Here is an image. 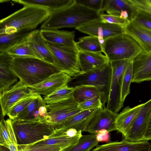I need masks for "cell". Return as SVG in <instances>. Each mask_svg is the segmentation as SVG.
<instances>
[{
    "instance_id": "1",
    "label": "cell",
    "mask_w": 151,
    "mask_h": 151,
    "mask_svg": "<svg viewBox=\"0 0 151 151\" xmlns=\"http://www.w3.org/2000/svg\"><path fill=\"white\" fill-rule=\"evenodd\" d=\"M96 12L75 2L63 9L50 13L41 29H58L80 26L100 18Z\"/></svg>"
},
{
    "instance_id": "2",
    "label": "cell",
    "mask_w": 151,
    "mask_h": 151,
    "mask_svg": "<svg viewBox=\"0 0 151 151\" xmlns=\"http://www.w3.org/2000/svg\"><path fill=\"white\" fill-rule=\"evenodd\" d=\"M12 65L19 80L28 86L39 83L54 74L63 73L55 65L35 57H14Z\"/></svg>"
},
{
    "instance_id": "3",
    "label": "cell",
    "mask_w": 151,
    "mask_h": 151,
    "mask_svg": "<svg viewBox=\"0 0 151 151\" xmlns=\"http://www.w3.org/2000/svg\"><path fill=\"white\" fill-rule=\"evenodd\" d=\"M47 9L34 5H26L1 20L0 34H10L23 30L31 31L48 17Z\"/></svg>"
},
{
    "instance_id": "4",
    "label": "cell",
    "mask_w": 151,
    "mask_h": 151,
    "mask_svg": "<svg viewBox=\"0 0 151 151\" xmlns=\"http://www.w3.org/2000/svg\"><path fill=\"white\" fill-rule=\"evenodd\" d=\"M18 145H28L47 139L55 132L45 118L32 120H12Z\"/></svg>"
},
{
    "instance_id": "5",
    "label": "cell",
    "mask_w": 151,
    "mask_h": 151,
    "mask_svg": "<svg viewBox=\"0 0 151 151\" xmlns=\"http://www.w3.org/2000/svg\"><path fill=\"white\" fill-rule=\"evenodd\" d=\"M103 52L110 62L133 60L143 51L132 38L123 33L109 37L102 45Z\"/></svg>"
},
{
    "instance_id": "6",
    "label": "cell",
    "mask_w": 151,
    "mask_h": 151,
    "mask_svg": "<svg viewBox=\"0 0 151 151\" xmlns=\"http://www.w3.org/2000/svg\"><path fill=\"white\" fill-rule=\"evenodd\" d=\"M111 74V66L109 61L100 68L72 77L68 86L73 88L83 85L98 87L104 89L109 97Z\"/></svg>"
},
{
    "instance_id": "7",
    "label": "cell",
    "mask_w": 151,
    "mask_h": 151,
    "mask_svg": "<svg viewBox=\"0 0 151 151\" xmlns=\"http://www.w3.org/2000/svg\"><path fill=\"white\" fill-rule=\"evenodd\" d=\"M46 42L55 58V65L71 77L82 73L78 58L79 51L77 48Z\"/></svg>"
},
{
    "instance_id": "8",
    "label": "cell",
    "mask_w": 151,
    "mask_h": 151,
    "mask_svg": "<svg viewBox=\"0 0 151 151\" xmlns=\"http://www.w3.org/2000/svg\"><path fill=\"white\" fill-rule=\"evenodd\" d=\"M131 60L126 59L110 62L112 74L106 108L118 114L123 106L121 101L122 78L124 72Z\"/></svg>"
},
{
    "instance_id": "9",
    "label": "cell",
    "mask_w": 151,
    "mask_h": 151,
    "mask_svg": "<svg viewBox=\"0 0 151 151\" xmlns=\"http://www.w3.org/2000/svg\"><path fill=\"white\" fill-rule=\"evenodd\" d=\"M73 96L59 101L46 105L47 115L46 121L55 129L81 110Z\"/></svg>"
},
{
    "instance_id": "10",
    "label": "cell",
    "mask_w": 151,
    "mask_h": 151,
    "mask_svg": "<svg viewBox=\"0 0 151 151\" xmlns=\"http://www.w3.org/2000/svg\"><path fill=\"white\" fill-rule=\"evenodd\" d=\"M88 34L105 40L111 37L125 33L124 26L103 22L100 18L86 23L75 28Z\"/></svg>"
},
{
    "instance_id": "11",
    "label": "cell",
    "mask_w": 151,
    "mask_h": 151,
    "mask_svg": "<svg viewBox=\"0 0 151 151\" xmlns=\"http://www.w3.org/2000/svg\"><path fill=\"white\" fill-rule=\"evenodd\" d=\"M151 116V99L144 104L127 131L124 139L131 142L144 140Z\"/></svg>"
},
{
    "instance_id": "12",
    "label": "cell",
    "mask_w": 151,
    "mask_h": 151,
    "mask_svg": "<svg viewBox=\"0 0 151 151\" xmlns=\"http://www.w3.org/2000/svg\"><path fill=\"white\" fill-rule=\"evenodd\" d=\"M28 86L19 80L8 89L0 93L2 115L5 116L20 100L33 95Z\"/></svg>"
},
{
    "instance_id": "13",
    "label": "cell",
    "mask_w": 151,
    "mask_h": 151,
    "mask_svg": "<svg viewBox=\"0 0 151 151\" xmlns=\"http://www.w3.org/2000/svg\"><path fill=\"white\" fill-rule=\"evenodd\" d=\"M118 114L106 107L100 108L91 120L86 132L96 134L102 129L109 132L116 130L115 121Z\"/></svg>"
},
{
    "instance_id": "14",
    "label": "cell",
    "mask_w": 151,
    "mask_h": 151,
    "mask_svg": "<svg viewBox=\"0 0 151 151\" xmlns=\"http://www.w3.org/2000/svg\"><path fill=\"white\" fill-rule=\"evenodd\" d=\"M71 78L65 73H59L52 75L39 83L28 87L33 95L47 96L68 85Z\"/></svg>"
},
{
    "instance_id": "15",
    "label": "cell",
    "mask_w": 151,
    "mask_h": 151,
    "mask_svg": "<svg viewBox=\"0 0 151 151\" xmlns=\"http://www.w3.org/2000/svg\"><path fill=\"white\" fill-rule=\"evenodd\" d=\"M100 109L81 111L61 124L55 129V132H65L70 128L82 132H86L91 120Z\"/></svg>"
},
{
    "instance_id": "16",
    "label": "cell",
    "mask_w": 151,
    "mask_h": 151,
    "mask_svg": "<svg viewBox=\"0 0 151 151\" xmlns=\"http://www.w3.org/2000/svg\"><path fill=\"white\" fill-rule=\"evenodd\" d=\"M13 57L6 52L0 53V93L17 82L18 78L13 68Z\"/></svg>"
},
{
    "instance_id": "17",
    "label": "cell",
    "mask_w": 151,
    "mask_h": 151,
    "mask_svg": "<svg viewBox=\"0 0 151 151\" xmlns=\"http://www.w3.org/2000/svg\"><path fill=\"white\" fill-rule=\"evenodd\" d=\"M151 149V144L148 141L131 142L124 139L121 141L98 145L91 151H150Z\"/></svg>"
},
{
    "instance_id": "18",
    "label": "cell",
    "mask_w": 151,
    "mask_h": 151,
    "mask_svg": "<svg viewBox=\"0 0 151 151\" xmlns=\"http://www.w3.org/2000/svg\"><path fill=\"white\" fill-rule=\"evenodd\" d=\"M125 33L134 40L143 52L151 51V31L139 24L134 19L129 20L124 26Z\"/></svg>"
},
{
    "instance_id": "19",
    "label": "cell",
    "mask_w": 151,
    "mask_h": 151,
    "mask_svg": "<svg viewBox=\"0 0 151 151\" xmlns=\"http://www.w3.org/2000/svg\"><path fill=\"white\" fill-rule=\"evenodd\" d=\"M132 82L151 80V51L142 52L132 60Z\"/></svg>"
},
{
    "instance_id": "20",
    "label": "cell",
    "mask_w": 151,
    "mask_h": 151,
    "mask_svg": "<svg viewBox=\"0 0 151 151\" xmlns=\"http://www.w3.org/2000/svg\"><path fill=\"white\" fill-rule=\"evenodd\" d=\"M27 41L37 58L55 65V58L42 37L40 30L32 31L27 36Z\"/></svg>"
},
{
    "instance_id": "21",
    "label": "cell",
    "mask_w": 151,
    "mask_h": 151,
    "mask_svg": "<svg viewBox=\"0 0 151 151\" xmlns=\"http://www.w3.org/2000/svg\"><path fill=\"white\" fill-rule=\"evenodd\" d=\"M78 58L82 73L100 68L109 62L106 56L101 52L79 51Z\"/></svg>"
},
{
    "instance_id": "22",
    "label": "cell",
    "mask_w": 151,
    "mask_h": 151,
    "mask_svg": "<svg viewBox=\"0 0 151 151\" xmlns=\"http://www.w3.org/2000/svg\"><path fill=\"white\" fill-rule=\"evenodd\" d=\"M72 96L78 104L80 103L96 96L101 97L103 108L107 102L108 97L104 90L96 86L90 85H83L74 88Z\"/></svg>"
},
{
    "instance_id": "23",
    "label": "cell",
    "mask_w": 151,
    "mask_h": 151,
    "mask_svg": "<svg viewBox=\"0 0 151 151\" xmlns=\"http://www.w3.org/2000/svg\"><path fill=\"white\" fill-rule=\"evenodd\" d=\"M40 31L42 37L47 42L77 48L74 41V31L45 29H41Z\"/></svg>"
},
{
    "instance_id": "24",
    "label": "cell",
    "mask_w": 151,
    "mask_h": 151,
    "mask_svg": "<svg viewBox=\"0 0 151 151\" xmlns=\"http://www.w3.org/2000/svg\"><path fill=\"white\" fill-rule=\"evenodd\" d=\"M143 105V104L132 108L129 106L126 107L118 114L115 121L116 128V130L120 132L124 137Z\"/></svg>"
},
{
    "instance_id": "25",
    "label": "cell",
    "mask_w": 151,
    "mask_h": 151,
    "mask_svg": "<svg viewBox=\"0 0 151 151\" xmlns=\"http://www.w3.org/2000/svg\"><path fill=\"white\" fill-rule=\"evenodd\" d=\"M15 2L26 5L42 7L50 13L63 9L75 2V0H14Z\"/></svg>"
},
{
    "instance_id": "26",
    "label": "cell",
    "mask_w": 151,
    "mask_h": 151,
    "mask_svg": "<svg viewBox=\"0 0 151 151\" xmlns=\"http://www.w3.org/2000/svg\"><path fill=\"white\" fill-rule=\"evenodd\" d=\"M123 10L128 11L129 20H131L133 13L129 0H104L102 13L105 11L109 15L120 17V13Z\"/></svg>"
},
{
    "instance_id": "27",
    "label": "cell",
    "mask_w": 151,
    "mask_h": 151,
    "mask_svg": "<svg viewBox=\"0 0 151 151\" xmlns=\"http://www.w3.org/2000/svg\"><path fill=\"white\" fill-rule=\"evenodd\" d=\"M31 31L23 30L10 34H0V53L6 52L19 43Z\"/></svg>"
},
{
    "instance_id": "28",
    "label": "cell",
    "mask_w": 151,
    "mask_h": 151,
    "mask_svg": "<svg viewBox=\"0 0 151 151\" xmlns=\"http://www.w3.org/2000/svg\"><path fill=\"white\" fill-rule=\"evenodd\" d=\"M46 104L41 95H39L17 115L15 119L32 120L40 119L41 117L39 108Z\"/></svg>"
},
{
    "instance_id": "29",
    "label": "cell",
    "mask_w": 151,
    "mask_h": 151,
    "mask_svg": "<svg viewBox=\"0 0 151 151\" xmlns=\"http://www.w3.org/2000/svg\"><path fill=\"white\" fill-rule=\"evenodd\" d=\"M12 142L17 145L12 124V120L9 118L5 120L1 119L0 123V145L7 147Z\"/></svg>"
},
{
    "instance_id": "30",
    "label": "cell",
    "mask_w": 151,
    "mask_h": 151,
    "mask_svg": "<svg viewBox=\"0 0 151 151\" xmlns=\"http://www.w3.org/2000/svg\"><path fill=\"white\" fill-rule=\"evenodd\" d=\"M76 44L79 51L103 52L102 46L97 37L89 35L81 37Z\"/></svg>"
},
{
    "instance_id": "31",
    "label": "cell",
    "mask_w": 151,
    "mask_h": 151,
    "mask_svg": "<svg viewBox=\"0 0 151 151\" xmlns=\"http://www.w3.org/2000/svg\"><path fill=\"white\" fill-rule=\"evenodd\" d=\"M99 142L96 139V134L82 135L76 144L64 151H90L98 145Z\"/></svg>"
},
{
    "instance_id": "32",
    "label": "cell",
    "mask_w": 151,
    "mask_h": 151,
    "mask_svg": "<svg viewBox=\"0 0 151 151\" xmlns=\"http://www.w3.org/2000/svg\"><path fill=\"white\" fill-rule=\"evenodd\" d=\"M28 35L20 42L9 49L6 52L13 58L32 57L37 58L29 44L27 41Z\"/></svg>"
},
{
    "instance_id": "33",
    "label": "cell",
    "mask_w": 151,
    "mask_h": 151,
    "mask_svg": "<svg viewBox=\"0 0 151 151\" xmlns=\"http://www.w3.org/2000/svg\"><path fill=\"white\" fill-rule=\"evenodd\" d=\"M73 89L74 88L66 85L49 95L44 96V101L48 104L70 98L72 96Z\"/></svg>"
},
{
    "instance_id": "34",
    "label": "cell",
    "mask_w": 151,
    "mask_h": 151,
    "mask_svg": "<svg viewBox=\"0 0 151 151\" xmlns=\"http://www.w3.org/2000/svg\"><path fill=\"white\" fill-rule=\"evenodd\" d=\"M132 60L127 66L123 74L121 94V101L124 104L125 99L130 93V86L133 75Z\"/></svg>"
},
{
    "instance_id": "35",
    "label": "cell",
    "mask_w": 151,
    "mask_h": 151,
    "mask_svg": "<svg viewBox=\"0 0 151 151\" xmlns=\"http://www.w3.org/2000/svg\"><path fill=\"white\" fill-rule=\"evenodd\" d=\"M38 96L33 95L20 100L10 109L6 115L12 120H15L17 115L24 110Z\"/></svg>"
},
{
    "instance_id": "36",
    "label": "cell",
    "mask_w": 151,
    "mask_h": 151,
    "mask_svg": "<svg viewBox=\"0 0 151 151\" xmlns=\"http://www.w3.org/2000/svg\"><path fill=\"white\" fill-rule=\"evenodd\" d=\"M129 0L132 8L133 15L139 13L151 18V3L149 0Z\"/></svg>"
},
{
    "instance_id": "37",
    "label": "cell",
    "mask_w": 151,
    "mask_h": 151,
    "mask_svg": "<svg viewBox=\"0 0 151 151\" xmlns=\"http://www.w3.org/2000/svg\"><path fill=\"white\" fill-rule=\"evenodd\" d=\"M18 151H64L68 148L60 145H18Z\"/></svg>"
},
{
    "instance_id": "38",
    "label": "cell",
    "mask_w": 151,
    "mask_h": 151,
    "mask_svg": "<svg viewBox=\"0 0 151 151\" xmlns=\"http://www.w3.org/2000/svg\"><path fill=\"white\" fill-rule=\"evenodd\" d=\"M78 106L82 110L99 109L103 107L101 98L99 96L95 97L78 103Z\"/></svg>"
},
{
    "instance_id": "39",
    "label": "cell",
    "mask_w": 151,
    "mask_h": 151,
    "mask_svg": "<svg viewBox=\"0 0 151 151\" xmlns=\"http://www.w3.org/2000/svg\"><path fill=\"white\" fill-rule=\"evenodd\" d=\"M76 2L93 10L100 14L102 13L104 0H75Z\"/></svg>"
},
{
    "instance_id": "40",
    "label": "cell",
    "mask_w": 151,
    "mask_h": 151,
    "mask_svg": "<svg viewBox=\"0 0 151 151\" xmlns=\"http://www.w3.org/2000/svg\"><path fill=\"white\" fill-rule=\"evenodd\" d=\"M100 18L103 22H105L124 26H125L129 20L119 17L104 13L100 14Z\"/></svg>"
},
{
    "instance_id": "41",
    "label": "cell",
    "mask_w": 151,
    "mask_h": 151,
    "mask_svg": "<svg viewBox=\"0 0 151 151\" xmlns=\"http://www.w3.org/2000/svg\"><path fill=\"white\" fill-rule=\"evenodd\" d=\"M132 19H134L143 27L151 31V18L141 14L134 13Z\"/></svg>"
},
{
    "instance_id": "42",
    "label": "cell",
    "mask_w": 151,
    "mask_h": 151,
    "mask_svg": "<svg viewBox=\"0 0 151 151\" xmlns=\"http://www.w3.org/2000/svg\"><path fill=\"white\" fill-rule=\"evenodd\" d=\"M109 132L106 129L99 130L96 134L97 140L99 142H108L109 140Z\"/></svg>"
},
{
    "instance_id": "43",
    "label": "cell",
    "mask_w": 151,
    "mask_h": 151,
    "mask_svg": "<svg viewBox=\"0 0 151 151\" xmlns=\"http://www.w3.org/2000/svg\"><path fill=\"white\" fill-rule=\"evenodd\" d=\"M150 140H151V116L144 140L148 141Z\"/></svg>"
},
{
    "instance_id": "44",
    "label": "cell",
    "mask_w": 151,
    "mask_h": 151,
    "mask_svg": "<svg viewBox=\"0 0 151 151\" xmlns=\"http://www.w3.org/2000/svg\"><path fill=\"white\" fill-rule=\"evenodd\" d=\"M46 105L42 106L39 108V115L40 117L41 118H45L47 115V109L46 107Z\"/></svg>"
},
{
    "instance_id": "45",
    "label": "cell",
    "mask_w": 151,
    "mask_h": 151,
    "mask_svg": "<svg viewBox=\"0 0 151 151\" xmlns=\"http://www.w3.org/2000/svg\"><path fill=\"white\" fill-rule=\"evenodd\" d=\"M78 131L75 129L70 128L66 131V132L68 136L70 137H73L77 134Z\"/></svg>"
},
{
    "instance_id": "46",
    "label": "cell",
    "mask_w": 151,
    "mask_h": 151,
    "mask_svg": "<svg viewBox=\"0 0 151 151\" xmlns=\"http://www.w3.org/2000/svg\"><path fill=\"white\" fill-rule=\"evenodd\" d=\"M149 1H150V2L151 3V0H149Z\"/></svg>"
},
{
    "instance_id": "47",
    "label": "cell",
    "mask_w": 151,
    "mask_h": 151,
    "mask_svg": "<svg viewBox=\"0 0 151 151\" xmlns=\"http://www.w3.org/2000/svg\"><path fill=\"white\" fill-rule=\"evenodd\" d=\"M150 151H151V150H150Z\"/></svg>"
}]
</instances>
